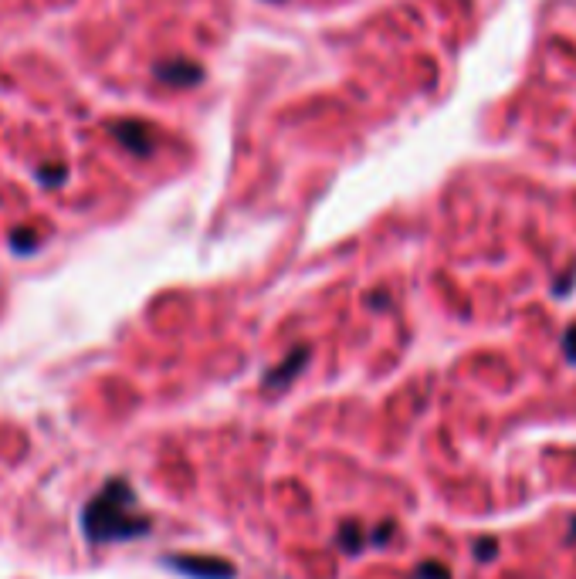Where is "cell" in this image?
<instances>
[{"label":"cell","instance_id":"277c9868","mask_svg":"<svg viewBox=\"0 0 576 579\" xmlns=\"http://www.w3.org/2000/svg\"><path fill=\"white\" fill-rule=\"evenodd\" d=\"M156 78H160L163 85H177V89H187V85H197L204 72L194 65V61H163V65H156Z\"/></svg>","mask_w":576,"mask_h":579},{"label":"cell","instance_id":"30bf717a","mask_svg":"<svg viewBox=\"0 0 576 579\" xmlns=\"http://www.w3.org/2000/svg\"><path fill=\"white\" fill-rule=\"evenodd\" d=\"M41 180H45V183H51V187H55V183H61V180H65V166H55V170H41Z\"/></svg>","mask_w":576,"mask_h":579},{"label":"cell","instance_id":"6da1fadb","mask_svg":"<svg viewBox=\"0 0 576 579\" xmlns=\"http://www.w3.org/2000/svg\"><path fill=\"white\" fill-rule=\"evenodd\" d=\"M153 529V519L139 512V498L126 478H112L92 495L82 512V535L95 546L102 542H129Z\"/></svg>","mask_w":576,"mask_h":579},{"label":"cell","instance_id":"7a4b0ae2","mask_svg":"<svg viewBox=\"0 0 576 579\" xmlns=\"http://www.w3.org/2000/svg\"><path fill=\"white\" fill-rule=\"evenodd\" d=\"M170 569H177L183 576L194 579H234L238 576V566L228 563L221 556H190V552H173V556L163 559Z\"/></svg>","mask_w":576,"mask_h":579},{"label":"cell","instance_id":"52a82bcc","mask_svg":"<svg viewBox=\"0 0 576 579\" xmlns=\"http://www.w3.org/2000/svg\"><path fill=\"white\" fill-rule=\"evenodd\" d=\"M414 579H451V573L441 563H421L414 569Z\"/></svg>","mask_w":576,"mask_h":579},{"label":"cell","instance_id":"3957f363","mask_svg":"<svg viewBox=\"0 0 576 579\" xmlns=\"http://www.w3.org/2000/svg\"><path fill=\"white\" fill-rule=\"evenodd\" d=\"M112 139H116L119 146H126L129 153H136V156H153L156 153V133L146 122H139V119H119V122H112Z\"/></svg>","mask_w":576,"mask_h":579},{"label":"cell","instance_id":"5b68a950","mask_svg":"<svg viewBox=\"0 0 576 579\" xmlns=\"http://www.w3.org/2000/svg\"><path fill=\"white\" fill-rule=\"evenodd\" d=\"M305 359H309V349L305 346H299V349H292V353H288L282 363L275 366L272 373L265 376V386H275V390H285L288 383L295 380V376L302 373V366H305Z\"/></svg>","mask_w":576,"mask_h":579},{"label":"cell","instance_id":"8992f818","mask_svg":"<svg viewBox=\"0 0 576 579\" xmlns=\"http://www.w3.org/2000/svg\"><path fill=\"white\" fill-rule=\"evenodd\" d=\"M339 546H343L349 556H356L363 546H366V532H363V525H356V522H346L343 529H339Z\"/></svg>","mask_w":576,"mask_h":579},{"label":"cell","instance_id":"ba28073f","mask_svg":"<svg viewBox=\"0 0 576 579\" xmlns=\"http://www.w3.org/2000/svg\"><path fill=\"white\" fill-rule=\"evenodd\" d=\"M471 552H475V559H482V563H492L495 552H499V542L495 539H478L475 546H471Z\"/></svg>","mask_w":576,"mask_h":579},{"label":"cell","instance_id":"9c48e42d","mask_svg":"<svg viewBox=\"0 0 576 579\" xmlns=\"http://www.w3.org/2000/svg\"><path fill=\"white\" fill-rule=\"evenodd\" d=\"M563 353H566V363L576 366V322L563 332Z\"/></svg>","mask_w":576,"mask_h":579}]
</instances>
